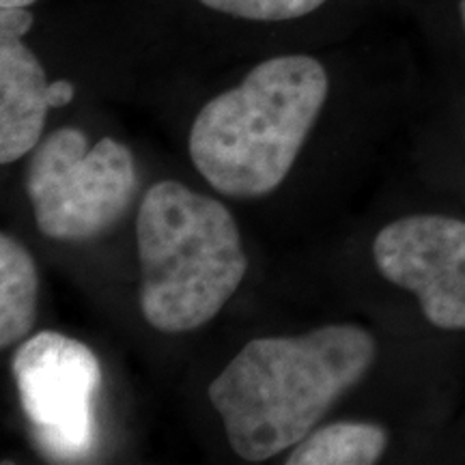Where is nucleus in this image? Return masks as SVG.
Segmentation results:
<instances>
[{
    "label": "nucleus",
    "instance_id": "10",
    "mask_svg": "<svg viewBox=\"0 0 465 465\" xmlns=\"http://www.w3.org/2000/svg\"><path fill=\"white\" fill-rule=\"evenodd\" d=\"M207 9L250 22H289L304 17L328 0H199Z\"/></svg>",
    "mask_w": 465,
    "mask_h": 465
},
{
    "label": "nucleus",
    "instance_id": "12",
    "mask_svg": "<svg viewBox=\"0 0 465 465\" xmlns=\"http://www.w3.org/2000/svg\"><path fill=\"white\" fill-rule=\"evenodd\" d=\"M75 97V86L69 80H54L48 86V100L52 108H63L72 104Z\"/></svg>",
    "mask_w": 465,
    "mask_h": 465
},
{
    "label": "nucleus",
    "instance_id": "9",
    "mask_svg": "<svg viewBox=\"0 0 465 465\" xmlns=\"http://www.w3.org/2000/svg\"><path fill=\"white\" fill-rule=\"evenodd\" d=\"M388 449V431L373 422L319 427L293 446L287 465H371Z\"/></svg>",
    "mask_w": 465,
    "mask_h": 465
},
{
    "label": "nucleus",
    "instance_id": "5",
    "mask_svg": "<svg viewBox=\"0 0 465 465\" xmlns=\"http://www.w3.org/2000/svg\"><path fill=\"white\" fill-rule=\"evenodd\" d=\"M11 373L39 449L61 461L86 455L95 438L93 403L102 386L93 349L45 330L17 347Z\"/></svg>",
    "mask_w": 465,
    "mask_h": 465
},
{
    "label": "nucleus",
    "instance_id": "4",
    "mask_svg": "<svg viewBox=\"0 0 465 465\" xmlns=\"http://www.w3.org/2000/svg\"><path fill=\"white\" fill-rule=\"evenodd\" d=\"M130 147L114 138L89 144L78 127H61L35 147L26 194L44 237L86 242L108 231L136 194Z\"/></svg>",
    "mask_w": 465,
    "mask_h": 465
},
{
    "label": "nucleus",
    "instance_id": "8",
    "mask_svg": "<svg viewBox=\"0 0 465 465\" xmlns=\"http://www.w3.org/2000/svg\"><path fill=\"white\" fill-rule=\"evenodd\" d=\"M39 274L33 254L14 235H0V347L26 339L37 322Z\"/></svg>",
    "mask_w": 465,
    "mask_h": 465
},
{
    "label": "nucleus",
    "instance_id": "1",
    "mask_svg": "<svg viewBox=\"0 0 465 465\" xmlns=\"http://www.w3.org/2000/svg\"><path fill=\"white\" fill-rule=\"evenodd\" d=\"M377 358L375 336L332 323L300 336L252 339L209 386L226 440L243 461L261 463L300 444Z\"/></svg>",
    "mask_w": 465,
    "mask_h": 465
},
{
    "label": "nucleus",
    "instance_id": "2",
    "mask_svg": "<svg viewBox=\"0 0 465 465\" xmlns=\"http://www.w3.org/2000/svg\"><path fill=\"white\" fill-rule=\"evenodd\" d=\"M328 93V72L317 58H267L199 110L190 130L192 164L231 199L272 194L298 160Z\"/></svg>",
    "mask_w": 465,
    "mask_h": 465
},
{
    "label": "nucleus",
    "instance_id": "13",
    "mask_svg": "<svg viewBox=\"0 0 465 465\" xmlns=\"http://www.w3.org/2000/svg\"><path fill=\"white\" fill-rule=\"evenodd\" d=\"M37 0H0V9H11V7H31Z\"/></svg>",
    "mask_w": 465,
    "mask_h": 465
},
{
    "label": "nucleus",
    "instance_id": "6",
    "mask_svg": "<svg viewBox=\"0 0 465 465\" xmlns=\"http://www.w3.org/2000/svg\"><path fill=\"white\" fill-rule=\"evenodd\" d=\"M380 274L416 295L424 319L465 332V220L414 213L386 224L373 240Z\"/></svg>",
    "mask_w": 465,
    "mask_h": 465
},
{
    "label": "nucleus",
    "instance_id": "14",
    "mask_svg": "<svg viewBox=\"0 0 465 465\" xmlns=\"http://www.w3.org/2000/svg\"><path fill=\"white\" fill-rule=\"evenodd\" d=\"M459 14H461V22H463V28H465V0L459 3Z\"/></svg>",
    "mask_w": 465,
    "mask_h": 465
},
{
    "label": "nucleus",
    "instance_id": "3",
    "mask_svg": "<svg viewBox=\"0 0 465 465\" xmlns=\"http://www.w3.org/2000/svg\"><path fill=\"white\" fill-rule=\"evenodd\" d=\"M141 311L158 332L182 334L218 317L248 272L232 213L212 196L158 182L136 218Z\"/></svg>",
    "mask_w": 465,
    "mask_h": 465
},
{
    "label": "nucleus",
    "instance_id": "11",
    "mask_svg": "<svg viewBox=\"0 0 465 465\" xmlns=\"http://www.w3.org/2000/svg\"><path fill=\"white\" fill-rule=\"evenodd\" d=\"M35 17L28 7L0 9V39H25Z\"/></svg>",
    "mask_w": 465,
    "mask_h": 465
},
{
    "label": "nucleus",
    "instance_id": "7",
    "mask_svg": "<svg viewBox=\"0 0 465 465\" xmlns=\"http://www.w3.org/2000/svg\"><path fill=\"white\" fill-rule=\"evenodd\" d=\"M48 75L22 39H0V164L37 147L48 119Z\"/></svg>",
    "mask_w": 465,
    "mask_h": 465
}]
</instances>
